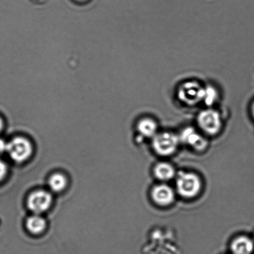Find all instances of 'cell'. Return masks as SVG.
Listing matches in <instances>:
<instances>
[{"label": "cell", "instance_id": "277c9868", "mask_svg": "<svg viewBox=\"0 0 254 254\" xmlns=\"http://www.w3.org/2000/svg\"><path fill=\"white\" fill-rule=\"evenodd\" d=\"M179 137L171 132H163L153 137L152 146L159 155L168 156L175 153L179 146Z\"/></svg>", "mask_w": 254, "mask_h": 254}, {"label": "cell", "instance_id": "8fae6325", "mask_svg": "<svg viewBox=\"0 0 254 254\" xmlns=\"http://www.w3.org/2000/svg\"><path fill=\"white\" fill-rule=\"evenodd\" d=\"M137 129L141 135L146 138H153L157 134L158 125L153 119L144 118L138 122Z\"/></svg>", "mask_w": 254, "mask_h": 254}, {"label": "cell", "instance_id": "4fadbf2b", "mask_svg": "<svg viewBox=\"0 0 254 254\" xmlns=\"http://www.w3.org/2000/svg\"><path fill=\"white\" fill-rule=\"evenodd\" d=\"M48 185L54 192L59 193L66 189L68 185V180L63 174L55 173L50 177Z\"/></svg>", "mask_w": 254, "mask_h": 254}, {"label": "cell", "instance_id": "9a60e30c", "mask_svg": "<svg viewBox=\"0 0 254 254\" xmlns=\"http://www.w3.org/2000/svg\"><path fill=\"white\" fill-rule=\"evenodd\" d=\"M7 168L3 161L0 160V182L3 180L6 176Z\"/></svg>", "mask_w": 254, "mask_h": 254}, {"label": "cell", "instance_id": "ac0fdd59", "mask_svg": "<svg viewBox=\"0 0 254 254\" xmlns=\"http://www.w3.org/2000/svg\"><path fill=\"white\" fill-rule=\"evenodd\" d=\"M251 110H252V114H253V118L254 119V103L253 104L252 109H251Z\"/></svg>", "mask_w": 254, "mask_h": 254}, {"label": "cell", "instance_id": "7c38bea8", "mask_svg": "<svg viewBox=\"0 0 254 254\" xmlns=\"http://www.w3.org/2000/svg\"><path fill=\"white\" fill-rule=\"evenodd\" d=\"M154 175L159 180L168 181L171 180L176 176V171L171 164L159 163L154 169Z\"/></svg>", "mask_w": 254, "mask_h": 254}, {"label": "cell", "instance_id": "7a4b0ae2", "mask_svg": "<svg viewBox=\"0 0 254 254\" xmlns=\"http://www.w3.org/2000/svg\"><path fill=\"white\" fill-rule=\"evenodd\" d=\"M204 89L205 87L197 81H187L179 86L178 98L186 105L195 106L203 102Z\"/></svg>", "mask_w": 254, "mask_h": 254}, {"label": "cell", "instance_id": "e0dca14e", "mask_svg": "<svg viewBox=\"0 0 254 254\" xmlns=\"http://www.w3.org/2000/svg\"><path fill=\"white\" fill-rule=\"evenodd\" d=\"M4 127V123L3 121H2V119L0 118V133H1V131L2 130V128H3Z\"/></svg>", "mask_w": 254, "mask_h": 254}, {"label": "cell", "instance_id": "2e32d148", "mask_svg": "<svg viewBox=\"0 0 254 254\" xmlns=\"http://www.w3.org/2000/svg\"><path fill=\"white\" fill-rule=\"evenodd\" d=\"M7 143H5L4 140L2 139H0V154L4 153V151H6Z\"/></svg>", "mask_w": 254, "mask_h": 254}, {"label": "cell", "instance_id": "6da1fadb", "mask_svg": "<svg viewBox=\"0 0 254 254\" xmlns=\"http://www.w3.org/2000/svg\"><path fill=\"white\" fill-rule=\"evenodd\" d=\"M177 191L184 198L195 197L201 190V182L196 174L181 172L176 178Z\"/></svg>", "mask_w": 254, "mask_h": 254}, {"label": "cell", "instance_id": "8992f818", "mask_svg": "<svg viewBox=\"0 0 254 254\" xmlns=\"http://www.w3.org/2000/svg\"><path fill=\"white\" fill-rule=\"evenodd\" d=\"M52 196L48 191L39 190L30 194L27 200V206L31 212L36 215L46 212L51 207Z\"/></svg>", "mask_w": 254, "mask_h": 254}, {"label": "cell", "instance_id": "30bf717a", "mask_svg": "<svg viewBox=\"0 0 254 254\" xmlns=\"http://www.w3.org/2000/svg\"><path fill=\"white\" fill-rule=\"evenodd\" d=\"M47 222L43 217L40 215L29 216L26 221L27 230L32 235H38L44 232L46 230Z\"/></svg>", "mask_w": 254, "mask_h": 254}, {"label": "cell", "instance_id": "d6986e66", "mask_svg": "<svg viewBox=\"0 0 254 254\" xmlns=\"http://www.w3.org/2000/svg\"><path fill=\"white\" fill-rule=\"evenodd\" d=\"M79 1H83V0H79Z\"/></svg>", "mask_w": 254, "mask_h": 254}, {"label": "cell", "instance_id": "ba28073f", "mask_svg": "<svg viewBox=\"0 0 254 254\" xmlns=\"http://www.w3.org/2000/svg\"><path fill=\"white\" fill-rule=\"evenodd\" d=\"M151 196L157 205L168 206L174 202L175 193L171 187L166 184H160L153 189Z\"/></svg>", "mask_w": 254, "mask_h": 254}, {"label": "cell", "instance_id": "9c48e42d", "mask_svg": "<svg viewBox=\"0 0 254 254\" xmlns=\"http://www.w3.org/2000/svg\"><path fill=\"white\" fill-rule=\"evenodd\" d=\"M231 248L234 254H252L254 241L247 236H241L233 241Z\"/></svg>", "mask_w": 254, "mask_h": 254}, {"label": "cell", "instance_id": "5b68a950", "mask_svg": "<svg viewBox=\"0 0 254 254\" xmlns=\"http://www.w3.org/2000/svg\"><path fill=\"white\" fill-rule=\"evenodd\" d=\"M196 122L201 130L210 135H215L218 133L222 127L220 113L211 108L201 111L198 114Z\"/></svg>", "mask_w": 254, "mask_h": 254}, {"label": "cell", "instance_id": "3957f363", "mask_svg": "<svg viewBox=\"0 0 254 254\" xmlns=\"http://www.w3.org/2000/svg\"><path fill=\"white\" fill-rule=\"evenodd\" d=\"M6 152L12 160L17 163H22L31 158L33 147L29 139L18 136L7 143Z\"/></svg>", "mask_w": 254, "mask_h": 254}, {"label": "cell", "instance_id": "5bb4252c", "mask_svg": "<svg viewBox=\"0 0 254 254\" xmlns=\"http://www.w3.org/2000/svg\"><path fill=\"white\" fill-rule=\"evenodd\" d=\"M218 93L217 91L213 86L205 87L203 102L208 107L213 105L218 100Z\"/></svg>", "mask_w": 254, "mask_h": 254}, {"label": "cell", "instance_id": "52a82bcc", "mask_svg": "<svg viewBox=\"0 0 254 254\" xmlns=\"http://www.w3.org/2000/svg\"><path fill=\"white\" fill-rule=\"evenodd\" d=\"M179 139L187 145L192 147L196 150H204L207 146V141L195 129L188 127L181 132Z\"/></svg>", "mask_w": 254, "mask_h": 254}]
</instances>
